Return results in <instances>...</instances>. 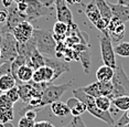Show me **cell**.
<instances>
[{
    "instance_id": "1",
    "label": "cell",
    "mask_w": 129,
    "mask_h": 127,
    "mask_svg": "<svg viewBox=\"0 0 129 127\" xmlns=\"http://www.w3.org/2000/svg\"><path fill=\"white\" fill-rule=\"evenodd\" d=\"M73 95L75 97H77L78 99H81L84 103L86 111H88V113L90 115H93L94 117L101 119L102 122L108 124L109 126L115 125V120H114L113 116H111L110 112H104L102 110H99L95 103V98L89 95H87L82 88H74L73 90Z\"/></svg>"
},
{
    "instance_id": "2",
    "label": "cell",
    "mask_w": 129,
    "mask_h": 127,
    "mask_svg": "<svg viewBox=\"0 0 129 127\" xmlns=\"http://www.w3.org/2000/svg\"><path fill=\"white\" fill-rule=\"evenodd\" d=\"M32 39L34 40L37 50L43 57L53 58L55 57L56 51V41L54 40L53 34H51L49 31L34 29Z\"/></svg>"
},
{
    "instance_id": "3",
    "label": "cell",
    "mask_w": 129,
    "mask_h": 127,
    "mask_svg": "<svg viewBox=\"0 0 129 127\" xmlns=\"http://www.w3.org/2000/svg\"><path fill=\"white\" fill-rule=\"evenodd\" d=\"M111 83L114 85V91L110 98H116L119 96L129 95V76L125 73L121 64H117L115 67V73L111 79Z\"/></svg>"
},
{
    "instance_id": "4",
    "label": "cell",
    "mask_w": 129,
    "mask_h": 127,
    "mask_svg": "<svg viewBox=\"0 0 129 127\" xmlns=\"http://www.w3.org/2000/svg\"><path fill=\"white\" fill-rule=\"evenodd\" d=\"M102 34L99 37V45H101V53L102 60L105 65H108L113 69L117 66L116 63V53L113 46V41L107 29L104 31H101Z\"/></svg>"
},
{
    "instance_id": "5",
    "label": "cell",
    "mask_w": 129,
    "mask_h": 127,
    "mask_svg": "<svg viewBox=\"0 0 129 127\" xmlns=\"http://www.w3.org/2000/svg\"><path fill=\"white\" fill-rule=\"evenodd\" d=\"M2 30V29H1ZM1 60L4 62H12L18 57V42L11 32L2 31V41L0 43Z\"/></svg>"
},
{
    "instance_id": "6",
    "label": "cell",
    "mask_w": 129,
    "mask_h": 127,
    "mask_svg": "<svg viewBox=\"0 0 129 127\" xmlns=\"http://www.w3.org/2000/svg\"><path fill=\"white\" fill-rule=\"evenodd\" d=\"M73 84V81H70L64 84L58 85H46L42 90L41 94V106L51 105L53 102H56L60 99V97L69 90V87Z\"/></svg>"
},
{
    "instance_id": "7",
    "label": "cell",
    "mask_w": 129,
    "mask_h": 127,
    "mask_svg": "<svg viewBox=\"0 0 129 127\" xmlns=\"http://www.w3.org/2000/svg\"><path fill=\"white\" fill-rule=\"evenodd\" d=\"M27 2V11L25 14L29 18V21H34L38 18L43 16H49L53 12V8H46L44 7L39 0H24Z\"/></svg>"
},
{
    "instance_id": "8",
    "label": "cell",
    "mask_w": 129,
    "mask_h": 127,
    "mask_svg": "<svg viewBox=\"0 0 129 127\" xmlns=\"http://www.w3.org/2000/svg\"><path fill=\"white\" fill-rule=\"evenodd\" d=\"M22 21H29V18L27 17V14L20 12L17 8V6H11L8 8V18L6 24L4 27H1L2 31L6 32H12V30Z\"/></svg>"
},
{
    "instance_id": "9",
    "label": "cell",
    "mask_w": 129,
    "mask_h": 127,
    "mask_svg": "<svg viewBox=\"0 0 129 127\" xmlns=\"http://www.w3.org/2000/svg\"><path fill=\"white\" fill-rule=\"evenodd\" d=\"M34 28L30 21H22L12 30L11 33L13 34L14 39L18 43H25L32 38Z\"/></svg>"
},
{
    "instance_id": "10",
    "label": "cell",
    "mask_w": 129,
    "mask_h": 127,
    "mask_svg": "<svg viewBox=\"0 0 129 127\" xmlns=\"http://www.w3.org/2000/svg\"><path fill=\"white\" fill-rule=\"evenodd\" d=\"M55 10H56V19L57 21H62L66 23L69 27L74 24L73 22V13L69 8L65 0H56L55 2Z\"/></svg>"
},
{
    "instance_id": "11",
    "label": "cell",
    "mask_w": 129,
    "mask_h": 127,
    "mask_svg": "<svg viewBox=\"0 0 129 127\" xmlns=\"http://www.w3.org/2000/svg\"><path fill=\"white\" fill-rule=\"evenodd\" d=\"M54 81V71L49 65H43L38 70H34L32 82L38 84L42 83H51Z\"/></svg>"
},
{
    "instance_id": "12",
    "label": "cell",
    "mask_w": 129,
    "mask_h": 127,
    "mask_svg": "<svg viewBox=\"0 0 129 127\" xmlns=\"http://www.w3.org/2000/svg\"><path fill=\"white\" fill-rule=\"evenodd\" d=\"M45 60V65H49L50 67H52L54 71V80H56L58 76H61L63 73L69 72L70 71V66L66 62H64L62 60H60L58 58H49V57H44Z\"/></svg>"
},
{
    "instance_id": "13",
    "label": "cell",
    "mask_w": 129,
    "mask_h": 127,
    "mask_svg": "<svg viewBox=\"0 0 129 127\" xmlns=\"http://www.w3.org/2000/svg\"><path fill=\"white\" fill-rule=\"evenodd\" d=\"M33 72L34 70L31 66H29L28 64L20 66L18 71L16 72L14 79L17 81V84L20 83H29L32 81V76H33Z\"/></svg>"
},
{
    "instance_id": "14",
    "label": "cell",
    "mask_w": 129,
    "mask_h": 127,
    "mask_svg": "<svg viewBox=\"0 0 129 127\" xmlns=\"http://www.w3.org/2000/svg\"><path fill=\"white\" fill-rule=\"evenodd\" d=\"M65 103L67 104V106H69L70 113H71V115L73 117L81 116V115L84 114L85 111H86V107H85L84 103L82 102L81 99H78L77 97H75V96L69 98Z\"/></svg>"
},
{
    "instance_id": "15",
    "label": "cell",
    "mask_w": 129,
    "mask_h": 127,
    "mask_svg": "<svg viewBox=\"0 0 129 127\" xmlns=\"http://www.w3.org/2000/svg\"><path fill=\"white\" fill-rule=\"evenodd\" d=\"M111 9L113 16L119 19L121 22L129 21V7L120 4H108Z\"/></svg>"
},
{
    "instance_id": "16",
    "label": "cell",
    "mask_w": 129,
    "mask_h": 127,
    "mask_svg": "<svg viewBox=\"0 0 129 127\" xmlns=\"http://www.w3.org/2000/svg\"><path fill=\"white\" fill-rule=\"evenodd\" d=\"M84 10H85V14H86V17L88 18V20L93 23V24H95V23L102 18L101 12H99L97 6H96L95 0H92L88 5L85 6Z\"/></svg>"
},
{
    "instance_id": "17",
    "label": "cell",
    "mask_w": 129,
    "mask_h": 127,
    "mask_svg": "<svg viewBox=\"0 0 129 127\" xmlns=\"http://www.w3.org/2000/svg\"><path fill=\"white\" fill-rule=\"evenodd\" d=\"M115 73V69L108 66V65H102L99 69L96 71V79L98 82H107V81H111Z\"/></svg>"
},
{
    "instance_id": "18",
    "label": "cell",
    "mask_w": 129,
    "mask_h": 127,
    "mask_svg": "<svg viewBox=\"0 0 129 127\" xmlns=\"http://www.w3.org/2000/svg\"><path fill=\"white\" fill-rule=\"evenodd\" d=\"M51 111L55 116L57 117H65L67 116L70 113V108L65 102H61V101H56L53 102L51 104Z\"/></svg>"
},
{
    "instance_id": "19",
    "label": "cell",
    "mask_w": 129,
    "mask_h": 127,
    "mask_svg": "<svg viewBox=\"0 0 129 127\" xmlns=\"http://www.w3.org/2000/svg\"><path fill=\"white\" fill-rule=\"evenodd\" d=\"M27 64L29 66H31L33 70H38L39 67L45 65L44 57H43L38 50H36V51L31 54V57L27 60Z\"/></svg>"
},
{
    "instance_id": "20",
    "label": "cell",
    "mask_w": 129,
    "mask_h": 127,
    "mask_svg": "<svg viewBox=\"0 0 129 127\" xmlns=\"http://www.w3.org/2000/svg\"><path fill=\"white\" fill-rule=\"evenodd\" d=\"M96 6H97L99 12H101L102 18H105L107 20H110L113 18V12H111V9L108 5V2L106 0H95Z\"/></svg>"
},
{
    "instance_id": "21",
    "label": "cell",
    "mask_w": 129,
    "mask_h": 127,
    "mask_svg": "<svg viewBox=\"0 0 129 127\" xmlns=\"http://www.w3.org/2000/svg\"><path fill=\"white\" fill-rule=\"evenodd\" d=\"M13 118H14L13 106H4V107H0V122H2V123L12 122Z\"/></svg>"
},
{
    "instance_id": "22",
    "label": "cell",
    "mask_w": 129,
    "mask_h": 127,
    "mask_svg": "<svg viewBox=\"0 0 129 127\" xmlns=\"http://www.w3.org/2000/svg\"><path fill=\"white\" fill-rule=\"evenodd\" d=\"M95 103L97 105V107L99 110L104 111V112H109L111 105H113V101L109 96H105V95H101L95 98Z\"/></svg>"
},
{
    "instance_id": "23",
    "label": "cell",
    "mask_w": 129,
    "mask_h": 127,
    "mask_svg": "<svg viewBox=\"0 0 129 127\" xmlns=\"http://www.w3.org/2000/svg\"><path fill=\"white\" fill-rule=\"evenodd\" d=\"M108 33H109L113 42H117V43L120 42V40L125 37V23L124 22L119 23L114 30L109 31Z\"/></svg>"
},
{
    "instance_id": "24",
    "label": "cell",
    "mask_w": 129,
    "mask_h": 127,
    "mask_svg": "<svg viewBox=\"0 0 129 127\" xmlns=\"http://www.w3.org/2000/svg\"><path fill=\"white\" fill-rule=\"evenodd\" d=\"M82 90L84 91L85 93L87 94V95L94 97V98H96V97L101 96L102 93H101V88H99V82H94V83H90L88 85H86L85 87H82Z\"/></svg>"
},
{
    "instance_id": "25",
    "label": "cell",
    "mask_w": 129,
    "mask_h": 127,
    "mask_svg": "<svg viewBox=\"0 0 129 127\" xmlns=\"http://www.w3.org/2000/svg\"><path fill=\"white\" fill-rule=\"evenodd\" d=\"M113 105H115L119 111H127L129 110V95H124V96H119L116 98H113Z\"/></svg>"
},
{
    "instance_id": "26",
    "label": "cell",
    "mask_w": 129,
    "mask_h": 127,
    "mask_svg": "<svg viewBox=\"0 0 129 127\" xmlns=\"http://www.w3.org/2000/svg\"><path fill=\"white\" fill-rule=\"evenodd\" d=\"M115 53L119 57L122 58H129V42H118L115 45Z\"/></svg>"
},
{
    "instance_id": "27",
    "label": "cell",
    "mask_w": 129,
    "mask_h": 127,
    "mask_svg": "<svg viewBox=\"0 0 129 127\" xmlns=\"http://www.w3.org/2000/svg\"><path fill=\"white\" fill-rule=\"evenodd\" d=\"M69 32V26L62 21H56L53 26V34L57 35H66Z\"/></svg>"
},
{
    "instance_id": "28",
    "label": "cell",
    "mask_w": 129,
    "mask_h": 127,
    "mask_svg": "<svg viewBox=\"0 0 129 127\" xmlns=\"http://www.w3.org/2000/svg\"><path fill=\"white\" fill-rule=\"evenodd\" d=\"M99 88H101V93L102 95L105 96H111L114 91V85L111 83V81H107V82H99Z\"/></svg>"
},
{
    "instance_id": "29",
    "label": "cell",
    "mask_w": 129,
    "mask_h": 127,
    "mask_svg": "<svg viewBox=\"0 0 129 127\" xmlns=\"http://www.w3.org/2000/svg\"><path fill=\"white\" fill-rule=\"evenodd\" d=\"M6 95L8 96V98L10 99L11 103L16 104V103L20 99V93H19V87H18V85H16V86L12 87L11 90H9L8 92H6Z\"/></svg>"
},
{
    "instance_id": "30",
    "label": "cell",
    "mask_w": 129,
    "mask_h": 127,
    "mask_svg": "<svg viewBox=\"0 0 129 127\" xmlns=\"http://www.w3.org/2000/svg\"><path fill=\"white\" fill-rule=\"evenodd\" d=\"M129 123V110L125 111V113L121 115V117L118 119V122H115V125L113 127H124Z\"/></svg>"
},
{
    "instance_id": "31",
    "label": "cell",
    "mask_w": 129,
    "mask_h": 127,
    "mask_svg": "<svg viewBox=\"0 0 129 127\" xmlns=\"http://www.w3.org/2000/svg\"><path fill=\"white\" fill-rule=\"evenodd\" d=\"M65 127H87V126L85 125L84 120L81 118V116H77V117H73L71 123Z\"/></svg>"
},
{
    "instance_id": "32",
    "label": "cell",
    "mask_w": 129,
    "mask_h": 127,
    "mask_svg": "<svg viewBox=\"0 0 129 127\" xmlns=\"http://www.w3.org/2000/svg\"><path fill=\"white\" fill-rule=\"evenodd\" d=\"M34 124H36V122L32 119H29L27 118L25 116L21 117V118L19 119L18 122V127H33Z\"/></svg>"
},
{
    "instance_id": "33",
    "label": "cell",
    "mask_w": 129,
    "mask_h": 127,
    "mask_svg": "<svg viewBox=\"0 0 129 127\" xmlns=\"http://www.w3.org/2000/svg\"><path fill=\"white\" fill-rule=\"evenodd\" d=\"M109 21L110 20H107V19H105V18H101V19H99L94 26H95L99 31H104V30L107 29L108 24H109Z\"/></svg>"
},
{
    "instance_id": "34",
    "label": "cell",
    "mask_w": 129,
    "mask_h": 127,
    "mask_svg": "<svg viewBox=\"0 0 129 127\" xmlns=\"http://www.w3.org/2000/svg\"><path fill=\"white\" fill-rule=\"evenodd\" d=\"M13 105L14 104L10 102V99L6 95V93L0 94V107H4V106H13Z\"/></svg>"
},
{
    "instance_id": "35",
    "label": "cell",
    "mask_w": 129,
    "mask_h": 127,
    "mask_svg": "<svg viewBox=\"0 0 129 127\" xmlns=\"http://www.w3.org/2000/svg\"><path fill=\"white\" fill-rule=\"evenodd\" d=\"M33 127H55V126L49 120H40V122H36Z\"/></svg>"
},
{
    "instance_id": "36",
    "label": "cell",
    "mask_w": 129,
    "mask_h": 127,
    "mask_svg": "<svg viewBox=\"0 0 129 127\" xmlns=\"http://www.w3.org/2000/svg\"><path fill=\"white\" fill-rule=\"evenodd\" d=\"M37 115H38L37 112L33 111V110H27L25 111V113H24V116L27 117V118H29V119H32V120H36Z\"/></svg>"
},
{
    "instance_id": "37",
    "label": "cell",
    "mask_w": 129,
    "mask_h": 127,
    "mask_svg": "<svg viewBox=\"0 0 129 127\" xmlns=\"http://www.w3.org/2000/svg\"><path fill=\"white\" fill-rule=\"evenodd\" d=\"M39 1L46 8H53L56 0H39Z\"/></svg>"
},
{
    "instance_id": "38",
    "label": "cell",
    "mask_w": 129,
    "mask_h": 127,
    "mask_svg": "<svg viewBox=\"0 0 129 127\" xmlns=\"http://www.w3.org/2000/svg\"><path fill=\"white\" fill-rule=\"evenodd\" d=\"M7 18H8V11L0 9V24L6 23V21H7Z\"/></svg>"
},
{
    "instance_id": "39",
    "label": "cell",
    "mask_w": 129,
    "mask_h": 127,
    "mask_svg": "<svg viewBox=\"0 0 129 127\" xmlns=\"http://www.w3.org/2000/svg\"><path fill=\"white\" fill-rule=\"evenodd\" d=\"M13 2H14V0H1V4H2V6H4L5 8H9V7H11V6L13 5Z\"/></svg>"
},
{
    "instance_id": "40",
    "label": "cell",
    "mask_w": 129,
    "mask_h": 127,
    "mask_svg": "<svg viewBox=\"0 0 129 127\" xmlns=\"http://www.w3.org/2000/svg\"><path fill=\"white\" fill-rule=\"evenodd\" d=\"M118 4L124 5V6H128L129 7V0H118Z\"/></svg>"
},
{
    "instance_id": "41",
    "label": "cell",
    "mask_w": 129,
    "mask_h": 127,
    "mask_svg": "<svg viewBox=\"0 0 129 127\" xmlns=\"http://www.w3.org/2000/svg\"><path fill=\"white\" fill-rule=\"evenodd\" d=\"M4 127H14V126L11 122H8V123H4Z\"/></svg>"
},
{
    "instance_id": "42",
    "label": "cell",
    "mask_w": 129,
    "mask_h": 127,
    "mask_svg": "<svg viewBox=\"0 0 129 127\" xmlns=\"http://www.w3.org/2000/svg\"><path fill=\"white\" fill-rule=\"evenodd\" d=\"M66 2H69V4H71V5H74L76 4V2H81L80 0H65Z\"/></svg>"
},
{
    "instance_id": "43",
    "label": "cell",
    "mask_w": 129,
    "mask_h": 127,
    "mask_svg": "<svg viewBox=\"0 0 129 127\" xmlns=\"http://www.w3.org/2000/svg\"><path fill=\"white\" fill-rule=\"evenodd\" d=\"M0 127H4V123L2 122H0Z\"/></svg>"
},
{
    "instance_id": "44",
    "label": "cell",
    "mask_w": 129,
    "mask_h": 127,
    "mask_svg": "<svg viewBox=\"0 0 129 127\" xmlns=\"http://www.w3.org/2000/svg\"><path fill=\"white\" fill-rule=\"evenodd\" d=\"M1 55H2L1 54V49H0V60H1Z\"/></svg>"
},
{
    "instance_id": "45",
    "label": "cell",
    "mask_w": 129,
    "mask_h": 127,
    "mask_svg": "<svg viewBox=\"0 0 129 127\" xmlns=\"http://www.w3.org/2000/svg\"><path fill=\"white\" fill-rule=\"evenodd\" d=\"M124 127H129V123H128V124H127V125H125V126H124Z\"/></svg>"
}]
</instances>
